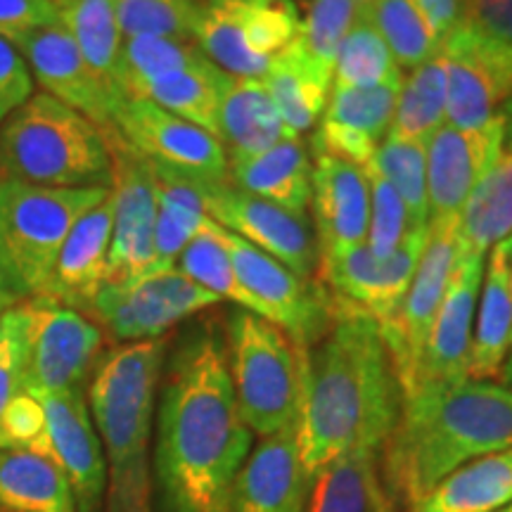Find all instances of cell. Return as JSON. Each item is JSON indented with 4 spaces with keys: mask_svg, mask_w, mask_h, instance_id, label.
Segmentation results:
<instances>
[{
    "mask_svg": "<svg viewBox=\"0 0 512 512\" xmlns=\"http://www.w3.org/2000/svg\"><path fill=\"white\" fill-rule=\"evenodd\" d=\"M202 60H207V55L190 38H124L119 64V88L126 98H133L155 76L192 67V64H200Z\"/></svg>",
    "mask_w": 512,
    "mask_h": 512,
    "instance_id": "60d3db41",
    "label": "cell"
},
{
    "mask_svg": "<svg viewBox=\"0 0 512 512\" xmlns=\"http://www.w3.org/2000/svg\"><path fill=\"white\" fill-rule=\"evenodd\" d=\"M332 72L306 53L299 36L268 64L261 76L275 110L294 136L311 131L323 117L332 93Z\"/></svg>",
    "mask_w": 512,
    "mask_h": 512,
    "instance_id": "4316f807",
    "label": "cell"
},
{
    "mask_svg": "<svg viewBox=\"0 0 512 512\" xmlns=\"http://www.w3.org/2000/svg\"><path fill=\"white\" fill-rule=\"evenodd\" d=\"M112 223L114 202L110 190L105 200L88 209L69 230L67 240L57 254L48 294L41 299H55V302L91 316V306L107 280Z\"/></svg>",
    "mask_w": 512,
    "mask_h": 512,
    "instance_id": "cb8c5ba5",
    "label": "cell"
},
{
    "mask_svg": "<svg viewBox=\"0 0 512 512\" xmlns=\"http://www.w3.org/2000/svg\"><path fill=\"white\" fill-rule=\"evenodd\" d=\"M57 22L74 38L81 55L91 64L117 95H124L119 88V64L124 34H121L117 12L112 0H53ZM126 98V95H124Z\"/></svg>",
    "mask_w": 512,
    "mask_h": 512,
    "instance_id": "d590c367",
    "label": "cell"
},
{
    "mask_svg": "<svg viewBox=\"0 0 512 512\" xmlns=\"http://www.w3.org/2000/svg\"><path fill=\"white\" fill-rule=\"evenodd\" d=\"M223 339L200 328L166 368L157 418L155 467L169 512H230L252 448Z\"/></svg>",
    "mask_w": 512,
    "mask_h": 512,
    "instance_id": "6da1fadb",
    "label": "cell"
},
{
    "mask_svg": "<svg viewBox=\"0 0 512 512\" xmlns=\"http://www.w3.org/2000/svg\"><path fill=\"white\" fill-rule=\"evenodd\" d=\"M446 124V60L439 53L403 76L387 136L425 145Z\"/></svg>",
    "mask_w": 512,
    "mask_h": 512,
    "instance_id": "8d00e7d4",
    "label": "cell"
},
{
    "mask_svg": "<svg viewBox=\"0 0 512 512\" xmlns=\"http://www.w3.org/2000/svg\"><path fill=\"white\" fill-rule=\"evenodd\" d=\"M166 337L112 347L95 363L86 401L107 463V510L150 512V441Z\"/></svg>",
    "mask_w": 512,
    "mask_h": 512,
    "instance_id": "277c9868",
    "label": "cell"
},
{
    "mask_svg": "<svg viewBox=\"0 0 512 512\" xmlns=\"http://www.w3.org/2000/svg\"><path fill=\"white\" fill-rule=\"evenodd\" d=\"M512 503V448L470 460L411 505V512H498Z\"/></svg>",
    "mask_w": 512,
    "mask_h": 512,
    "instance_id": "f546056e",
    "label": "cell"
},
{
    "mask_svg": "<svg viewBox=\"0 0 512 512\" xmlns=\"http://www.w3.org/2000/svg\"><path fill=\"white\" fill-rule=\"evenodd\" d=\"M512 235V152H503L479 178L458 214V252L489 256Z\"/></svg>",
    "mask_w": 512,
    "mask_h": 512,
    "instance_id": "1f68e13d",
    "label": "cell"
},
{
    "mask_svg": "<svg viewBox=\"0 0 512 512\" xmlns=\"http://www.w3.org/2000/svg\"><path fill=\"white\" fill-rule=\"evenodd\" d=\"M0 512H76L72 486L48 458L0 446Z\"/></svg>",
    "mask_w": 512,
    "mask_h": 512,
    "instance_id": "d6a6232c",
    "label": "cell"
},
{
    "mask_svg": "<svg viewBox=\"0 0 512 512\" xmlns=\"http://www.w3.org/2000/svg\"><path fill=\"white\" fill-rule=\"evenodd\" d=\"M228 159L252 157L294 136L275 110L261 79L228 76L219 105V133Z\"/></svg>",
    "mask_w": 512,
    "mask_h": 512,
    "instance_id": "83f0119b",
    "label": "cell"
},
{
    "mask_svg": "<svg viewBox=\"0 0 512 512\" xmlns=\"http://www.w3.org/2000/svg\"><path fill=\"white\" fill-rule=\"evenodd\" d=\"M17 304H22V302H17L15 294L10 292L8 280H5V275H3V268H0V313H5L8 309H12V306H17Z\"/></svg>",
    "mask_w": 512,
    "mask_h": 512,
    "instance_id": "db71d44e",
    "label": "cell"
},
{
    "mask_svg": "<svg viewBox=\"0 0 512 512\" xmlns=\"http://www.w3.org/2000/svg\"><path fill=\"white\" fill-rule=\"evenodd\" d=\"M505 448H512V392L491 380H463L401 401L384 467L392 489L413 505L453 470Z\"/></svg>",
    "mask_w": 512,
    "mask_h": 512,
    "instance_id": "3957f363",
    "label": "cell"
},
{
    "mask_svg": "<svg viewBox=\"0 0 512 512\" xmlns=\"http://www.w3.org/2000/svg\"><path fill=\"white\" fill-rule=\"evenodd\" d=\"M401 81L403 72L396 64L392 50L387 48V43L382 41L363 10V15L358 17V22L339 46L332 88L356 91V88H375Z\"/></svg>",
    "mask_w": 512,
    "mask_h": 512,
    "instance_id": "f35d334b",
    "label": "cell"
},
{
    "mask_svg": "<svg viewBox=\"0 0 512 512\" xmlns=\"http://www.w3.org/2000/svg\"><path fill=\"white\" fill-rule=\"evenodd\" d=\"M34 396L43 406L46 430L31 453L48 458L67 477L76 512H98L107 494V463L88 411L86 389Z\"/></svg>",
    "mask_w": 512,
    "mask_h": 512,
    "instance_id": "e0dca14e",
    "label": "cell"
},
{
    "mask_svg": "<svg viewBox=\"0 0 512 512\" xmlns=\"http://www.w3.org/2000/svg\"><path fill=\"white\" fill-rule=\"evenodd\" d=\"M456 256L458 219L430 223L425 252L415 268L413 283L408 287L399 316L382 332L403 399H408L418 387L422 356H425L427 339L444 302Z\"/></svg>",
    "mask_w": 512,
    "mask_h": 512,
    "instance_id": "4fadbf2b",
    "label": "cell"
},
{
    "mask_svg": "<svg viewBox=\"0 0 512 512\" xmlns=\"http://www.w3.org/2000/svg\"><path fill=\"white\" fill-rule=\"evenodd\" d=\"M484 266V256L458 252L444 302L427 339L415 392L422 387H448V384L470 380L467 368H470L472 330H475Z\"/></svg>",
    "mask_w": 512,
    "mask_h": 512,
    "instance_id": "ffe728a7",
    "label": "cell"
},
{
    "mask_svg": "<svg viewBox=\"0 0 512 512\" xmlns=\"http://www.w3.org/2000/svg\"><path fill=\"white\" fill-rule=\"evenodd\" d=\"M427 228H415L387 259H375L366 245L320 256L316 280L339 306L375 320L384 332L399 316L415 268L427 245Z\"/></svg>",
    "mask_w": 512,
    "mask_h": 512,
    "instance_id": "8fae6325",
    "label": "cell"
},
{
    "mask_svg": "<svg viewBox=\"0 0 512 512\" xmlns=\"http://www.w3.org/2000/svg\"><path fill=\"white\" fill-rule=\"evenodd\" d=\"M226 354L240 415L252 434L271 437L297 425L304 349L271 320L238 309L228 318Z\"/></svg>",
    "mask_w": 512,
    "mask_h": 512,
    "instance_id": "52a82bcc",
    "label": "cell"
},
{
    "mask_svg": "<svg viewBox=\"0 0 512 512\" xmlns=\"http://www.w3.org/2000/svg\"><path fill=\"white\" fill-rule=\"evenodd\" d=\"M401 83L339 91L332 88L328 107L313 133V155H332L351 164L370 166L387 138Z\"/></svg>",
    "mask_w": 512,
    "mask_h": 512,
    "instance_id": "7402d4cb",
    "label": "cell"
},
{
    "mask_svg": "<svg viewBox=\"0 0 512 512\" xmlns=\"http://www.w3.org/2000/svg\"><path fill=\"white\" fill-rule=\"evenodd\" d=\"M176 268L183 275H188L192 283L202 285L204 290L216 294L221 302L226 299V302H233L238 309L252 311L256 316H261L259 304H256V299L245 290V285L240 283L233 264H230V256L226 252V247L221 245L219 235H216V223L211 219L207 221V226L188 242L183 254L178 256Z\"/></svg>",
    "mask_w": 512,
    "mask_h": 512,
    "instance_id": "ab89813d",
    "label": "cell"
},
{
    "mask_svg": "<svg viewBox=\"0 0 512 512\" xmlns=\"http://www.w3.org/2000/svg\"><path fill=\"white\" fill-rule=\"evenodd\" d=\"M150 169L157 195V271H169L176 268L178 256L183 254L188 242L207 226L209 214L197 178L157 164H150Z\"/></svg>",
    "mask_w": 512,
    "mask_h": 512,
    "instance_id": "836d02e7",
    "label": "cell"
},
{
    "mask_svg": "<svg viewBox=\"0 0 512 512\" xmlns=\"http://www.w3.org/2000/svg\"><path fill=\"white\" fill-rule=\"evenodd\" d=\"M368 0H309L299 41L320 67L335 74L339 46L366 10Z\"/></svg>",
    "mask_w": 512,
    "mask_h": 512,
    "instance_id": "f6af8a7d",
    "label": "cell"
},
{
    "mask_svg": "<svg viewBox=\"0 0 512 512\" xmlns=\"http://www.w3.org/2000/svg\"><path fill=\"white\" fill-rule=\"evenodd\" d=\"M498 512H512V503H510V505H505V508H503V510H498Z\"/></svg>",
    "mask_w": 512,
    "mask_h": 512,
    "instance_id": "6f0895ef",
    "label": "cell"
},
{
    "mask_svg": "<svg viewBox=\"0 0 512 512\" xmlns=\"http://www.w3.org/2000/svg\"><path fill=\"white\" fill-rule=\"evenodd\" d=\"M501 384L505 389H510L512 392V351L508 354V358H505V363H503V370H501Z\"/></svg>",
    "mask_w": 512,
    "mask_h": 512,
    "instance_id": "11a10c76",
    "label": "cell"
},
{
    "mask_svg": "<svg viewBox=\"0 0 512 512\" xmlns=\"http://www.w3.org/2000/svg\"><path fill=\"white\" fill-rule=\"evenodd\" d=\"M380 451H351L313 477L306 512H394L380 475Z\"/></svg>",
    "mask_w": 512,
    "mask_h": 512,
    "instance_id": "4dcf8cb0",
    "label": "cell"
},
{
    "mask_svg": "<svg viewBox=\"0 0 512 512\" xmlns=\"http://www.w3.org/2000/svg\"><path fill=\"white\" fill-rule=\"evenodd\" d=\"M114 131L150 164L197 181H228V155L204 128L162 110L145 98H124L114 112Z\"/></svg>",
    "mask_w": 512,
    "mask_h": 512,
    "instance_id": "9a60e30c",
    "label": "cell"
},
{
    "mask_svg": "<svg viewBox=\"0 0 512 512\" xmlns=\"http://www.w3.org/2000/svg\"><path fill=\"white\" fill-rule=\"evenodd\" d=\"M124 38H190L202 0H112Z\"/></svg>",
    "mask_w": 512,
    "mask_h": 512,
    "instance_id": "ee69618b",
    "label": "cell"
},
{
    "mask_svg": "<svg viewBox=\"0 0 512 512\" xmlns=\"http://www.w3.org/2000/svg\"><path fill=\"white\" fill-rule=\"evenodd\" d=\"M503 152L501 112L482 131L439 126L425 143L430 223L458 219L460 209L484 171Z\"/></svg>",
    "mask_w": 512,
    "mask_h": 512,
    "instance_id": "d6986e66",
    "label": "cell"
},
{
    "mask_svg": "<svg viewBox=\"0 0 512 512\" xmlns=\"http://www.w3.org/2000/svg\"><path fill=\"white\" fill-rule=\"evenodd\" d=\"M29 361L24 392L57 394L86 389L105 330L86 313L55 299H29Z\"/></svg>",
    "mask_w": 512,
    "mask_h": 512,
    "instance_id": "7c38bea8",
    "label": "cell"
},
{
    "mask_svg": "<svg viewBox=\"0 0 512 512\" xmlns=\"http://www.w3.org/2000/svg\"><path fill=\"white\" fill-rule=\"evenodd\" d=\"M501 119H503V147L508 152H512V95L503 102Z\"/></svg>",
    "mask_w": 512,
    "mask_h": 512,
    "instance_id": "f5cc1de1",
    "label": "cell"
},
{
    "mask_svg": "<svg viewBox=\"0 0 512 512\" xmlns=\"http://www.w3.org/2000/svg\"><path fill=\"white\" fill-rule=\"evenodd\" d=\"M36 93L34 76L12 43L0 38V124Z\"/></svg>",
    "mask_w": 512,
    "mask_h": 512,
    "instance_id": "681fc988",
    "label": "cell"
},
{
    "mask_svg": "<svg viewBox=\"0 0 512 512\" xmlns=\"http://www.w3.org/2000/svg\"><path fill=\"white\" fill-rule=\"evenodd\" d=\"M228 76L230 74L221 72L207 57V60L192 64V67L155 76L133 98L155 102L162 110L176 114V117L190 121V124L216 136L219 133V105Z\"/></svg>",
    "mask_w": 512,
    "mask_h": 512,
    "instance_id": "e575fe53",
    "label": "cell"
},
{
    "mask_svg": "<svg viewBox=\"0 0 512 512\" xmlns=\"http://www.w3.org/2000/svg\"><path fill=\"white\" fill-rule=\"evenodd\" d=\"M29 361L27 302L0 313V418L10 401L24 392Z\"/></svg>",
    "mask_w": 512,
    "mask_h": 512,
    "instance_id": "7dc6e473",
    "label": "cell"
},
{
    "mask_svg": "<svg viewBox=\"0 0 512 512\" xmlns=\"http://www.w3.org/2000/svg\"><path fill=\"white\" fill-rule=\"evenodd\" d=\"M313 230L320 256L366 245L370 181L366 166L332 155H316L311 171Z\"/></svg>",
    "mask_w": 512,
    "mask_h": 512,
    "instance_id": "44dd1931",
    "label": "cell"
},
{
    "mask_svg": "<svg viewBox=\"0 0 512 512\" xmlns=\"http://www.w3.org/2000/svg\"><path fill=\"white\" fill-rule=\"evenodd\" d=\"M299 31L294 0H202L192 41L221 72L261 79Z\"/></svg>",
    "mask_w": 512,
    "mask_h": 512,
    "instance_id": "ba28073f",
    "label": "cell"
},
{
    "mask_svg": "<svg viewBox=\"0 0 512 512\" xmlns=\"http://www.w3.org/2000/svg\"><path fill=\"white\" fill-rule=\"evenodd\" d=\"M366 169L370 181V221L366 247L375 259H387L399 249L403 238L411 233V221H408L406 204H403L399 192L394 190V185L377 174L373 166H366Z\"/></svg>",
    "mask_w": 512,
    "mask_h": 512,
    "instance_id": "bcb514c9",
    "label": "cell"
},
{
    "mask_svg": "<svg viewBox=\"0 0 512 512\" xmlns=\"http://www.w3.org/2000/svg\"><path fill=\"white\" fill-rule=\"evenodd\" d=\"M216 235L226 247L240 283L259 304L261 318L278 325L299 349L318 344L335 318V306L325 287L318 280L299 278L278 259L249 245L219 223Z\"/></svg>",
    "mask_w": 512,
    "mask_h": 512,
    "instance_id": "9c48e42d",
    "label": "cell"
},
{
    "mask_svg": "<svg viewBox=\"0 0 512 512\" xmlns=\"http://www.w3.org/2000/svg\"><path fill=\"white\" fill-rule=\"evenodd\" d=\"M501 249H503V254L508 256V261L512 264V235L505 242H501Z\"/></svg>",
    "mask_w": 512,
    "mask_h": 512,
    "instance_id": "9f6ffc18",
    "label": "cell"
},
{
    "mask_svg": "<svg viewBox=\"0 0 512 512\" xmlns=\"http://www.w3.org/2000/svg\"><path fill=\"white\" fill-rule=\"evenodd\" d=\"M311 484L292 425L264 437L249 453L235 479L230 512H306Z\"/></svg>",
    "mask_w": 512,
    "mask_h": 512,
    "instance_id": "603a6c76",
    "label": "cell"
},
{
    "mask_svg": "<svg viewBox=\"0 0 512 512\" xmlns=\"http://www.w3.org/2000/svg\"><path fill=\"white\" fill-rule=\"evenodd\" d=\"M370 166L382 178H387L401 195L408 211V221H411V230L430 226L425 145L387 136L377 147Z\"/></svg>",
    "mask_w": 512,
    "mask_h": 512,
    "instance_id": "b9f144b4",
    "label": "cell"
},
{
    "mask_svg": "<svg viewBox=\"0 0 512 512\" xmlns=\"http://www.w3.org/2000/svg\"><path fill=\"white\" fill-rule=\"evenodd\" d=\"M446 60V124L482 131L498 117L512 91L458 31L441 43Z\"/></svg>",
    "mask_w": 512,
    "mask_h": 512,
    "instance_id": "d4e9b609",
    "label": "cell"
},
{
    "mask_svg": "<svg viewBox=\"0 0 512 512\" xmlns=\"http://www.w3.org/2000/svg\"><path fill=\"white\" fill-rule=\"evenodd\" d=\"M221 299L192 283L178 268L152 271L126 285H105L91 306V318L121 344L166 337V332Z\"/></svg>",
    "mask_w": 512,
    "mask_h": 512,
    "instance_id": "30bf717a",
    "label": "cell"
},
{
    "mask_svg": "<svg viewBox=\"0 0 512 512\" xmlns=\"http://www.w3.org/2000/svg\"><path fill=\"white\" fill-rule=\"evenodd\" d=\"M453 31L477 50L512 91V0H467Z\"/></svg>",
    "mask_w": 512,
    "mask_h": 512,
    "instance_id": "7bdbcfd3",
    "label": "cell"
},
{
    "mask_svg": "<svg viewBox=\"0 0 512 512\" xmlns=\"http://www.w3.org/2000/svg\"><path fill=\"white\" fill-rule=\"evenodd\" d=\"M57 12L53 0H0V38L17 41L31 31L55 27Z\"/></svg>",
    "mask_w": 512,
    "mask_h": 512,
    "instance_id": "f907efd6",
    "label": "cell"
},
{
    "mask_svg": "<svg viewBox=\"0 0 512 512\" xmlns=\"http://www.w3.org/2000/svg\"><path fill=\"white\" fill-rule=\"evenodd\" d=\"M415 3L425 12L427 22L432 24L434 34H437L441 43L458 27L467 8V0H415Z\"/></svg>",
    "mask_w": 512,
    "mask_h": 512,
    "instance_id": "816d5d0a",
    "label": "cell"
},
{
    "mask_svg": "<svg viewBox=\"0 0 512 512\" xmlns=\"http://www.w3.org/2000/svg\"><path fill=\"white\" fill-rule=\"evenodd\" d=\"M112 147V245L105 285H126L157 271V195L150 162L133 152L117 131Z\"/></svg>",
    "mask_w": 512,
    "mask_h": 512,
    "instance_id": "2e32d148",
    "label": "cell"
},
{
    "mask_svg": "<svg viewBox=\"0 0 512 512\" xmlns=\"http://www.w3.org/2000/svg\"><path fill=\"white\" fill-rule=\"evenodd\" d=\"M110 131L36 91L0 124V176L43 188H112Z\"/></svg>",
    "mask_w": 512,
    "mask_h": 512,
    "instance_id": "5b68a950",
    "label": "cell"
},
{
    "mask_svg": "<svg viewBox=\"0 0 512 512\" xmlns=\"http://www.w3.org/2000/svg\"><path fill=\"white\" fill-rule=\"evenodd\" d=\"M311 171L302 136H287L259 155L228 159V183L297 214H309Z\"/></svg>",
    "mask_w": 512,
    "mask_h": 512,
    "instance_id": "484cf974",
    "label": "cell"
},
{
    "mask_svg": "<svg viewBox=\"0 0 512 512\" xmlns=\"http://www.w3.org/2000/svg\"><path fill=\"white\" fill-rule=\"evenodd\" d=\"M43 93L74 107L105 131H114V112L124 100L93 72L62 24L31 31L12 41Z\"/></svg>",
    "mask_w": 512,
    "mask_h": 512,
    "instance_id": "ac0fdd59",
    "label": "cell"
},
{
    "mask_svg": "<svg viewBox=\"0 0 512 512\" xmlns=\"http://www.w3.org/2000/svg\"><path fill=\"white\" fill-rule=\"evenodd\" d=\"M335 306L330 330L304 349L299 456L311 477L351 451H380L401 413V387L375 320Z\"/></svg>",
    "mask_w": 512,
    "mask_h": 512,
    "instance_id": "7a4b0ae2",
    "label": "cell"
},
{
    "mask_svg": "<svg viewBox=\"0 0 512 512\" xmlns=\"http://www.w3.org/2000/svg\"><path fill=\"white\" fill-rule=\"evenodd\" d=\"M512 349V297L510 261L501 245L486 256L482 294H479L475 330L470 347V380H494L501 375Z\"/></svg>",
    "mask_w": 512,
    "mask_h": 512,
    "instance_id": "f1b7e54d",
    "label": "cell"
},
{
    "mask_svg": "<svg viewBox=\"0 0 512 512\" xmlns=\"http://www.w3.org/2000/svg\"><path fill=\"white\" fill-rule=\"evenodd\" d=\"M200 190L211 221L278 259L299 278L311 280L318 273L320 247L309 214L278 207L228 181H200Z\"/></svg>",
    "mask_w": 512,
    "mask_h": 512,
    "instance_id": "5bb4252c",
    "label": "cell"
},
{
    "mask_svg": "<svg viewBox=\"0 0 512 512\" xmlns=\"http://www.w3.org/2000/svg\"><path fill=\"white\" fill-rule=\"evenodd\" d=\"M112 188H43L0 176V268L17 302L48 294L74 223Z\"/></svg>",
    "mask_w": 512,
    "mask_h": 512,
    "instance_id": "8992f818",
    "label": "cell"
},
{
    "mask_svg": "<svg viewBox=\"0 0 512 512\" xmlns=\"http://www.w3.org/2000/svg\"><path fill=\"white\" fill-rule=\"evenodd\" d=\"M366 17L403 72L420 67L441 50V41L415 0H368Z\"/></svg>",
    "mask_w": 512,
    "mask_h": 512,
    "instance_id": "74e56055",
    "label": "cell"
},
{
    "mask_svg": "<svg viewBox=\"0 0 512 512\" xmlns=\"http://www.w3.org/2000/svg\"><path fill=\"white\" fill-rule=\"evenodd\" d=\"M510 297H512V264H510ZM512 351V349H510Z\"/></svg>",
    "mask_w": 512,
    "mask_h": 512,
    "instance_id": "680465c9",
    "label": "cell"
},
{
    "mask_svg": "<svg viewBox=\"0 0 512 512\" xmlns=\"http://www.w3.org/2000/svg\"><path fill=\"white\" fill-rule=\"evenodd\" d=\"M46 430V415L34 394L22 392L10 401L0 418V446L31 451Z\"/></svg>",
    "mask_w": 512,
    "mask_h": 512,
    "instance_id": "c3c4849f",
    "label": "cell"
}]
</instances>
